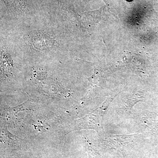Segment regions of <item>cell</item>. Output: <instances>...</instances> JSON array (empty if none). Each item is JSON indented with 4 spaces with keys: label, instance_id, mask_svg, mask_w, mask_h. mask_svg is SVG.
Wrapping results in <instances>:
<instances>
[{
    "label": "cell",
    "instance_id": "obj_1",
    "mask_svg": "<svg viewBox=\"0 0 158 158\" xmlns=\"http://www.w3.org/2000/svg\"><path fill=\"white\" fill-rule=\"evenodd\" d=\"M116 95L111 96L106 100L97 110L85 117L78 120L77 128V129H93L98 132L104 133L102 126L103 117L109 105L116 97Z\"/></svg>",
    "mask_w": 158,
    "mask_h": 158
},
{
    "label": "cell",
    "instance_id": "obj_2",
    "mask_svg": "<svg viewBox=\"0 0 158 158\" xmlns=\"http://www.w3.org/2000/svg\"><path fill=\"white\" fill-rule=\"evenodd\" d=\"M30 41L33 48L39 51L50 50L55 48L57 45L55 40L45 34H36L31 38Z\"/></svg>",
    "mask_w": 158,
    "mask_h": 158
},
{
    "label": "cell",
    "instance_id": "obj_3",
    "mask_svg": "<svg viewBox=\"0 0 158 158\" xmlns=\"http://www.w3.org/2000/svg\"><path fill=\"white\" fill-rule=\"evenodd\" d=\"M1 57V67L3 72L10 73L13 69V62L8 51L3 49H2Z\"/></svg>",
    "mask_w": 158,
    "mask_h": 158
},
{
    "label": "cell",
    "instance_id": "obj_4",
    "mask_svg": "<svg viewBox=\"0 0 158 158\" xmlns=\"http://www.w3.org/2000/svg\"><path fill=\"white\" fill-rule=\"evenodd\" d=\"M144 100V93L140 91L137 92L127 98H126L123 103V110L124 111H129L138 102H143Z\"/></svg>",
    "mask_w": 158,
    "mask_h": 158
},
{
    "label": "cell",
    "instance_id": "obj_5",
    "mask_svg": "<svg viewBox=\"0 0 158 158\" xmlns=\"http://www.w3.org/2000/svg\"><path fill=\"white\" fill-rule=\"evenodd\" d=\"M128 1H131V0H128Z\"/></svg>",
    "mask_w": 158,
    "mask_h": 158
}]
</instances>
